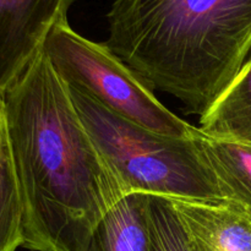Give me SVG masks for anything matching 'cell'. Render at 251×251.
I'll list each match as a JSON object with an SVG mask.
<instances>
[{
    "label": "cell",
    "mask_w": 251,
    "mask_h": 251,
    "mask_svg": "<svg viewBox=\"0 0 251 251\" xmlns=\"http://www.w3.org/2000/svg\"><path fill=\"white\" fill-rule=\"evenodd\" d=\"M22 202V248L87 251L125 198L43 49L0 98Z\"/></svg>",
    "instance_id": "6da1fadb"
},
{
    "label": "cell",
    "mask_w": 251,
    "mask_h": 251,
    "mask_svg": "<svg viewBox=\"0 0 251 251\" xmlns=\"http://www.w3.org/2000/svg\"><path fill=\"white\" fill-rule=\"evenodd\" d=\"M150 195L123 198L93 232L87 251H150Z\"/></svg>",
    "instance_id": "ba28073f"
},
{
    "label": "cell",
    "mask_w": 251,
    "mask_h": 251,
    "mask_svg": "<svg viewBox=\"0 0 251 251\" xmlns=\"http://www.w3.org/2000/svg\"><path fill=\"white\" fill-rule=\"evenodd\" d=\"M103 44L188 114H205L251 55V0H113Z\"/></svg>",
    "instance_id": "7a4b0ae2"
},
{
    "label": "cell",
    "mask_w": 251,
    "mask_h": 251,
    "mask_svg": "<svg viewBox=\"0 0 251 251\" xmlns=\"http://www.w3.org/2000/svg\"><path fill=\"white\" fill-rule=\"evenodd\" d=\"M199 123L207 136L251 145V55Z\"/></svg>",
    "instance_id": "9c48e42d"
},
{
    "label": "cell",
    "mask_w": 251,
    "mask_h": 251,
    "mask_svg": "<svg viewBox=\"0 0 251 251\" xmlns=\"http://www.w3.org/2000/svg\"><path fill=\"white\" fill-rule=\"evenodd\" d=\"M66 85L86 130L125 196L140 193L226 203L201 151L200 129L193 137L157 134L115 114L81 88Z\"/></svg>",
    "instance_id": "3957f363"
},
{
    "label": "cell",
    "mask_w": 251,
    "mask_h": 251,
    "mask_svg": "<svg viewBox=\"0 0 251 251\" xmlns=\"http://www.w3.org/2000/svg\"><path fill=\"white\" fill-rule=\"evenodd\" d=\"M75 0H0V98L43 48L50 29L68 19Z\"/></svg>",
    "instance_id": "5b68a950"
},
{
    "label": "cell",
    "mask_w": 251,
    "mask_h": 251,
    "mask_svg": "<svg viewBox=\"0 0 251 251\" xmlns=\"http://www.w3.org/2000/svg\"><path fill=\"white\" fill-rule=\"evenodd\" d=\"M22 243L21 196L4 127L0 136V251H17Z\"/></svg>",
    "instance_id": "30bf717a"
},
{
    "label": "cell",
    "mask_w": 251,
    "mask_h": 251,
    "mask_svg": "<svg viewBox=\"0 0 251 251\" xmlns=\"http://www.w3.org/2000/svg\"><path fill=\"white\" fill-rule=\"evenodd\" d=\"M42 49L66 83L87 92L115 114L166 136L193 137L199 132V127L162 104L153 88L103 42L81 36L69 19L50 29Z\"/></svg>",
    "instance_id": "277c9868"
},
{
    "label": "cell",
    "mask_w": 251,
    "mask_h": 251,
    "mask_svg": "<svg viewBox=\"0 0 251 251\" xmlns=\"http://www.w3.org/2000/svg\"><path fill=\"white\" fill-rule=\"evenodd\" d=\"M4 117H2V110H1V107H0V136H1L2 131H4Z\"/></svg>",
    "instance_id": "7c38bea8"
},
{
    "label": "cell",
    "mask_w": 251,
    "mask_h": 251,
    "mask_svg": "<svg viewBox=\"0 0 251 251\" xmlns=\"http://www.w3.org/2000/svg\"><path fill=\"white\" fill-rule=\"evenodd\" d=\"M198 140L225 202L251 217V145L216 139L201 131Z\"/></svg>",
    "instance_id": "52a82bcc"
},
{
    "label": "cell",
    "mask_w": 251,
    "mask_h": 251,
    "mask_svg": "<svg viewBox=\"0 0 251 251\" xmlns=\"http://www.w3.org/2000/svg\"><path fill=\"white\" fill-rule=\"evenodd\" d=\"M150 251H193L188 234L169 198L150 195Z\"/></svg>",
    "instance_id": "8fae6325"
},
{
    "label": "cell",
    "mask_w": 251,
    "mask_h": 251,
    "mask_svg": "<svg viewBox=\"0 0 251 251\" xmlns=\"http://www.w3.org/2000/svg\"><path fill=\"white\" fill-rule=\"evenodd\" d=\"M193 251H251V217L227 203L171 199Z\"/></svg>",
    "instance_id": "8992f818"
}]
</instances>
